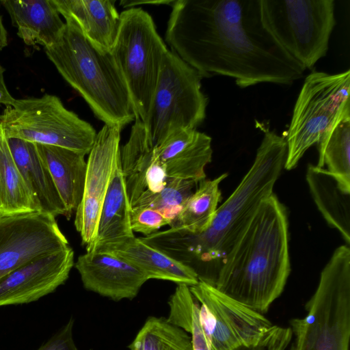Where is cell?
I'll use <instances>...</instances> for the list:
<instances>
[{
	"instance_id": "1",
	"label": "cell",
	"mask_w": 350,
	"mask_h": 350,
	"mask_svg": "<svg viewBox=\"0 0 350 350\" xmlns=\"http://www.w3.org/2000/svg\"><path fill=\"white\" fill-rule=\"evenodd\" d=\"M165 40L202 77L233 78L240 88L291 85L306 68L264 27L260 0H178Z\"/></svg>"
},
{
	"instance_id": "2",
	"label": "cell",
	"mask_w": 350,
	"mask_h": 350,
	"mask_svg": "<svg viewBox=\"0 0 350 350\" xmlns=\"http://www.w3.org/2000/svg\"><path fill=\"white\" fill-rule=\"evenodd\" d=\"M286 152L284 137L266 130L252 166L230 197L217 208L206 230L192 234L170 228L140 239L191 267L193 264L207 265L200 280L214 286L223 260L260 204L273 193Z\"/></svg>"
},
{
	"instance_id": "3",
	"label": "cell",
	"mask_w": 350,
	"mask_h": 350,
	"mask_svg": "<svg viewBox=\"0 0 350 350\" xmlns=\"http://www.w3.org/2000/svg\"><path fill=\"white\" fill-rule=\"evenodd\" d=\"M288 241L287 210L272 193L223 260L214 286L260 314L267 312L291 273Z\"/></svg>"
},
{
	"instance_id": "4",
	"label": "cell",
	"mask_w": 350,
	"mask_h": 350,
	"mask_svg": "<svg viewBox=\"0 0 350 350\" xmlns=\"http://www.w3.org/2000/svg\"><path fill=\"white\" fill-rule=\"evenodd\" d=\"M65 23L57 42L44 48L49 60L105 124L122 129L135 121L131 98L111 51L88 40L72 20Z\"/></svg>"
},
{
	"instance_id": "5",
	"label": "cell",
	"mask_w": 350,
	"mask_h": 350,
	"mask_svg": "<svg viewBox=\"0 0 350 350\" xmlns=\"http://www.w3.org/2000/svg\"><path fill=\"white\" fill-rule=\"evenodd\" d=\"M306 315L290 321L289 350H349L350 339V248L337 247L321 272L306 304Z\"/></svg>"
},
{
	"instance_id": "6",
	"label": "cell",
	"mask_w": 350,
	"mask_h": 350,
	"mask_svg": "<svg viewBox=\"0 0 350 350\" xmlns=\"http://www.w3.org/2000/svg\"><path fill=\"white\" fill-rule=\"evenodd\" d=\"M349 90V70L336 75L312 72L306 77L285 139L284 169H294L309 148L324 143L334 125L350 109Z\"/></svg>"
},
{
	"instance_id": "7",
	"label": "cell",
	"mask_w": 350,
	"mask_h": 350,
	"mask_svg": "<svg viewBox=\"0 0 350 350\" xmlns=\"http://www.w3.org/2000/svg\"><path fill=\"white\" fill-rule=\"evenodd\" d=\"M120 16L118 36L111 51L127 86L135 119L144 124L168 49L152 16L142 8H129Z\"/></svg>"
},
{
	"instance_id": "8",
	"label": "cell",
	"mask_w": 350,
	"mask_h": 350,
	"mask_svg": "<svg viewBox=\"0 0 350 350\" xmlns=\"http://www.w3.org/2000/svg\"><path fill=\"white\" fill-rule=\"evenodd\" d=\"M265 29L306 69L327 54L336 24L333 0H260Z\"/></svg>"
},
{
	"instance_id": "9",
	"label": "cell",
	"mask_w": 350,
	"mask_h": 350,
	"mask_svg": "<svg viewBox=\"0 0 350 350\" xmlns=\"http://www.w3.org/2000/svg\"><path fill=\"white\" fill-rule=\"evenodd\" d=\"M7 138L55 146L88 154L96 134L94 127L66 109L55 95L16 99L0 115Z\"/></svg>"
},
{
	"instance_id": "10",
	"label": "cell",
	"mask_w": 350,
	"mask_h": 350,
	"mask_svg": "<svg viewBox=\"0 0 350 350\" xmlns=\"http://www.w3.org/2000/svg\"><path fill=\"white\" fill-rule=\"evenodd\" d=\"M202 79L196 70L167 50L144 124L153 146L176 129H196L203 122L208 98L201 90Z\"/></svg>"
},
{
	"instance_id": "11",
	"label": "cell",
	"mask_w": 350,
	"mask_h": 350,
	"mask_svg": "<svg viewBox=\"0 0 350 350\" xmlns=\"http://www.w3.org/2000/svg\"><path fill=\"white\" fill-rule=\"evenodd\" d=\"M200 304V321L208 350H235L258 342L273 324L262 314L199 280L189 286Z\"/></svg>"
},
{
	"instance_id": "12",
	"label": "cell",
	"mask_w": 350,
	"mask_h": 350,
	"mask_svg": "<svg viewBox=\"0 0 350 350\" xmlns=\"http://www.w3.org/2000/svg\"><path fill=\"white\" fill-rule=\"evenodd\" d=\"M68 247L51 214L0 215V279L31 260Z\"/></svg>"
},
{
	"instance_id": "13",
	"label": "cell",
	"mask_w": 350,
	"mask_h": 350,
	"mask_svg": "<svg viewBox=\"0 0 350 350\" xmlns=\"http://www.w3.org/2000/svg\"><path fill=\"white\" fill-rule=\"evenodd\" d=\"M122 129L118 126L105 124L97 133L88 154L83 193L75 219V228L85 247L96 237L103 202L120 164Z\"/></svg>"
},
{
	"instance_id": "14",
	"label": "cell",
	"mask_w": 350,
	"mask_h": 350,
	"mask_svg": "<svg viewBox=\"0 0 350 350\" xmlns=\"http://www.w3.org/2000/svg\"><path fill=\"white\" fill-rule=\"evenodd\" d=\"M75 265L71 247L18 267L0 279V307L29 304L65 283Z\"/></svg>"
},
{
	"instance_id": "15",
	"label": "cell",
	"mask_w": 350,
	"mask_h": 350,
	"mask_svg": "<svg viewBox=\"0 0 350 350\" xmlns=\"http://www.w3.org/2000/svg\"><path fill=\"white\" fill-rule=\"evenodd\" d=\"M120 167L131 208L140 206L160 192L168 180L157 158L144 123L135 119L129 138L120 148Z\"/></svg>"
},
{
	"instance_id": "16",
	"label": "cell",
	"mask_w": 350,
	"mask_h": 350,
	"mask_svg": "<svg viewBox=\"0 0 350 350\" xmlns=\"http://www.w3.org/2000/svg\"><path fill=\"white\" fill-rule=\"evenodd\" d=\"M74 265L85 289L115 301L133 299L148 280L137 267L109 252H86Z\"/></svg>"
},
{
	"instance_id": "17",
	"label": "cell",
	"mask_w": 350,
	"mask_h": 350,
	"mask_svg": "<svg viewBox=\"0 0 350 350\" xmlns=\"http://www.w3.org/2000/svg\"><path fill=\"white\" fill-rule=\"evenodd\" d=\"M211 137L195 129H178L154 146V153L169 178L205 179V167L211 162Z\"/></svg>"
},
{
	"instance_id": "18",
	"label": "cell",
	"mask_w": 350,
	"mask_h": 350,
	"mask_svg": "<svg viewBox=\"0 0 350 350\" xmlns=\"http://www.w3.org/2000/svg\"><path fill=\"white\" fill-rule=\"evenodd\" d=\"M17 35L25 44L44 48L55 44L65 28L53 0H1Z\"/></svg>"
},
{
	"instance_id": "19",
	"label": "cell",
	"mask_w": 350,
	"mask_h": 350,
	"mask_svg": "<svg viewBox=\"0 0 350 350\" xmlns=\"http://www.w3.org/2000/svg\"><path fill=\"white\" fill-rule=\"evenodd\" d=\"M94 251L109 252L124 259L142 271L148 280H167L189 286L196 284L199 281L198 275L193 268L135 236Z\"/></svg>"
},
{
	"instance_id": "20",
	"label": "cell",
	"mask_w": 350,
	"mask_h": 350,
	"mask_svg": "<svg viewBox=\"0 0 350 350\" xmlns=\"http://www.w3.org/2000/svg\"><path fill=\"white\" fill-rule=\"evenodd\" d=\"M65 20H72L84 36L97 46L111 51L120 16L113 0H53Z\"/></svg>"
},
{
	"instance_id": "21",
	"label": "cell",
	"mask_w": 350,
	"mask_h": 350,
	"mask_svg": "<svg viewBox=\"0 0 350 350\" xmlns=\"http://www.w3.org/2000/svg\"><path fill=\"white\" fill-rule=\"evenodd\" d=\"M7 139L13 159L40 212L55 217H66L65 206L48 168L38 154L36 144L13 137Z\"/></svg>"
},
{
	"instance_id": "22",
	"label": "cell",
	"mask_w": 350,
	"mask_h": 350,
	"mask_svg": "<svg viewBox=\"0 0 350 350\" xmlns=\"http://www.w3.org/2000/svg\"><path fill=\"white\" fill-rule=\"evenodd\" d=\"M66 210V219L76 212L82 199L87 169L85 154L70 149L36 144Z\"/></svg>"
},
{
	"instance_id": "23",
	"label": "cell",
	"mask_w": 350,
	"mask_h": 350,
	"mask_svg": "<svg viewBox=\"0 0 350 350\" xmlns=\"http://www.w3.org/2000/svg\"><path fill=\"white\" fill-rule=\"evenodd\" d=\"M131 211L120 161L103 202L96 237L85 247L86 252L97 250L135 237L130 224Z\"/></svg>"
},
{
	"instance_id": "24",
	"label": "cell",
	"mask_w": 350,
	"mask_h": 350,
	"mask_svg": "<svg viewBox=\"0 0 350 350\" xmlns=\"http://www.w3.org/2000/svg\"><path fill=\"white\" fill-rule=\"evenodd\" d=\"M306 179L313 200L326 222L350 244V192L324 167L309 164Z\"/></svg>"
},
{
	"instance_id": "25",
	"label": "cell",
	"mask_w": 350,
	"mask_h": 350,
	"mask_svg": "<svg viewBox=\"0 0 350 350\" xmlns=\"http://www.w3.org/2000/svg\"><path fill=\"white\" fill-rule=\"evenodd\" d=\"M39 211L11 153L0 124V215Z\"/></svg>"
},
{
	"instance_id": "26",
	"label": "cell",
	"mask_w": 350,
	"mask_h": 350,
	"mask_svg": "<svg viewBox=\"0 0 350 350\" xmlns=\"http://www.w3.org/2000/svg\"><path fill=\"white\" fill-rule=\"evenodd\" d=\"M228 176L224 173L214 179H204L187 199L182 209L169 224L192 234L206 230L211 224L221 200L220 183Z\"/></svg>"
},
{
	"instance_id": "27",
	"label": "cell",
	"mask_w": 350,
	"mask_h": 350,
	"mask_svg": "<svg viewBox=\"0 0 350 350\" xmlns=\"http://www.w3.org/2000/svg\"><path fill=\"white\" fill-rule=\"evenodd\" d=\"M318 150L317 165L319 167L326 165V170L345 190L350 192V109L334 125Z\"/></svg>"
},
{
	"instance_id": "28",
	"label": "cell",
	"mask_w": 350,
	"mask_h": 350,
	"mask_svg": "<svg viewBox=\"0 0 350 350\" xmlns=\"http://www.w3.org/2000/svg\"><path fill=\"white\" fill-rule=\"evenodd\" d=\"M130 350H193L191 338L166 318L149 317L134 340Z\"/></svg>"
},
{
	"instance_id": "29",
	"label": "cell",
	"mask_w": 350,
	"mask_h": 350,
	"mask_svg": "<svg viewBox=\"0 0 350 350\" xmlns=\"http://www.w3.org/2000/svg\"><path fill=\"white\" fill-rule=\"evenodd\" d=\"M167 304V321L190 335L193 350H208L200 321V304L189 286L184 284H177Z\"/></svg>"
},
{
	"instance_id": "30",
	"label": "cell",
	"mask_w": 350,
	"mask_h": 350,
	"mask_svg": "<svg viewBox=\"0 0 350 350\" xmlns=\"http://www.w3.org/2000/svg\"><path fill=\"white\" fill-rule=\"evenodd\" d=\"M197 183L191 180L170 178L160 192L152 196L139 207L155 209L172 221L193 193Z\"/></svg>"
},
{
	"instance_id": "31",
	"label": "cell",
	"mask_w": 350,
	"mask_h": 350,
	"mask_svg": "<svg viewBox=\"0 0 350 350\" xmlns=\"http://www.w3.org/2000/svg\"><path fill=\"white\" fill-rule=\"evenodd\" d=\"M171 221L158 211L149 207L131 208L130 224L132 231L150 235L161 228L169 225Z\"/></svg>"
},
{
	"instance_id": "32",
	"label": "cell",
	"mask_w": 350,
	"mask_h": 350,
	"mask_svg": "<svg viewBox=\"0 0 350 350\" xmlns=\"http://www.w3.org/2000/svg\"><path fill=\"white\" fill-rule=\"evenodd\" d=\"M292 331L290 327L273 325L256 343L235 350H285L290 345Z\"/></svg>"
},
{
	"instance_id": "33",
	"label": "cell",
	"mask_w": 350,
	"mask_h": 350,
	"mask_svg": "<svg viewBox=\"0 0 350 350\" xmlns=\"http://www.w3.org/2000/svg\"><path fill=\"white\" fill-rule=\"evenodd\" d=\"M75 320L71 317L55 334L37 350H78L73 339Z\"/></svg>"
},
{
	"instance_id": "34",
	"label": "cell",
	"mask_w": 350,
	"mask_h": 350,
	"mask_svg": "<svg viewBox=\"0 0 350 350\" xmlns=\"http://www.w3.org/2000/svg\"><path fill=\"white\" fill-rule=\"evenodd\" d=\"M5 68L0 64V105L6 107L14 105L16 102L14 98L8 91L4 80Z\"/></svg>"
},
{
	"instance_id": "35",
	"label": "cell",
	"mask_w": 350,
	"mask_h": 350,
	"mask_svg": "<svg viewBox=\"0 0 350 350\" xmlns=\"http://www.w3.org/2000/svg\"><path fill=\"white\" fill-rule=\"evenodd\" d=\"M174 1H169V0H161V1H139V0H122L120 2V5L123 8H136L138 5H171Z\"/></svg>"
},
{
	"instance_id": "36",
	"label": "cell",
	"mask_w": 350,
	"mask_h": 350,
	"mask_svg": "<svg viewBox=\"0 0 350 350\" xmlns=\"http://www.w3.org/2000/svg\"><path fill=\"white\" fill-rule=\"evenodd\" d=\"M8 44L7 31L3 24L0 15V51Z\"/></svg>"
}]
</instances>
